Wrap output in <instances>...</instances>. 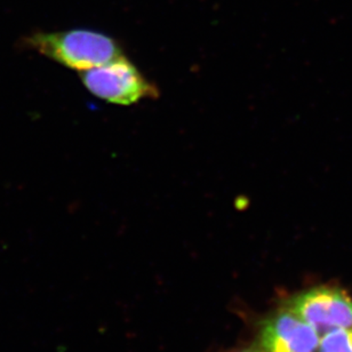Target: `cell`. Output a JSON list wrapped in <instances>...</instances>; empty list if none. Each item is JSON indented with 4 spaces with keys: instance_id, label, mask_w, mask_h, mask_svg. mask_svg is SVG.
Segmentation results:
<instances>
[{
    "instance_id": "7a4b0ae2",
    "label": "cell",
    "mask_w": 352,
    "mask_h": 352,
    "mask_svg": "<svg viewBox=\"0 0 352 352\" xmlns=\"http://www.w3.org/2000/svg\"><path fill=\"white\" fill-rule=\"evenodd\" d=\"M82 84L96 98L120 105L135 104L144 98H157L160 91L125 55L80 72Z\"/></svg>"
},
{
    "instance_id": "277c9868",
    "label": "cell",
    "mask_w": 352,
    "mask_h": 352,
    "mask_svg": "<svg viewBox=\"0 0 352 352\" xmlns=\"http://www.w3.org/2000/svg\"><path fill=\"white\" fill-rule=\"evenodd\" d=\"M319 341L308 322L283 305L258 322L253 344L261 352H317Z\"/></svg>"
},
{
    "instance_id": "3957f363",
    "label": "cell",
    "mask_w": 352,
    "mask_h": 352,
    "mask_svg": "<svg viewBox=\"0 0 352 352\" xmlns=\"http://www.w3.org/2000/svg\"><path fill=\"white\" fill-rule=\"evenodd\" d=\"M285 305L308 322L320 338L336 329H352V300L340 288H310Z\"/></svg>"
},
{
    "instance_id": "6da1fadb",
    "label": "cell",
    "mask_w": 352,
    "mask_h": 352,
    "mask_svg": "<svg viewBox=\"0 0 352 352\" xmlns=\"http://www.w3.org/2000/svg\"><path fill=\"white\" fill-rule=\"evenodd\" d=\"M28 45L39 54L79 72L96 68L124 54L115 38L89 29L38 32L28 38Z\"/></svg>"
},
{
    "instance_id": "5b68a950",
    "label": "cell",
    "mask_w": 352,
    "mask_h": 352,
    "mask_svg": "<svg viewBox=\"0 0 352 352\" xmlns=\"http://www.w3.org/2000/svg\"><path fill=\"white\" fill-rule=\"evenodd\" d=\"M317 352H352V329H336L322 336Z\"/></svg>"
},
{
    "instance_id": "8992f818",
    "label": "cell",
    "mask_w": 352,
    "mask_h": 352,
    "mask_svg": "<svg viewBox=\"0 0 352 352\" xmlns=\"http://www.w3.org/2000/svg\"><path fill=\"white\" fill-rule=\"evenodd\" d=\"M228 352H261L260 350L256 348V346L252 343L251 346H241V348H238V349L230 350V351Z\"/></svg>"
}]
</instances>
